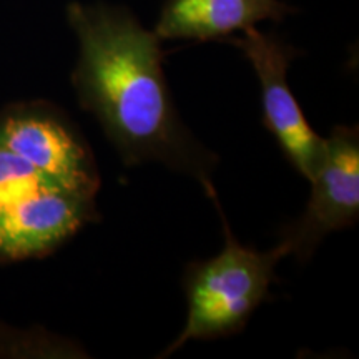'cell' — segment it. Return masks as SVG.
<instances>
[{"label": "cell", "mask_w": 359, "mask_h": 359, "mask_svg": "<svg viewBox=\"0 0 359 359\" xmlns=\"http://www.w3.org/2000/svg\"><path fill=\"white\" fill-rule=\"evenodd\" d=\"M311 196L293 223L281 231L290 255L306 262L323 238L353 226L359 218V130L338 125L325 138V155L311 178Z\"/></svg>", "instance_id": "5b68a950"}, {"label": "cell", "mask_w": 359, "mask_h": 359, "mask_svg": "<svg viewBox=\"0 0 359 359\" xmlns=\"http://www.w3.org/2000/svg\"><path fill=\"white\" fill-rule=\"evenodd\" d=\"M0 145L69 191L95 198L100 190V173L88 143L48 103H17L0 111Z\"/></svg>", "instance_id": "3957f363"}, {"label": "cell", "mask_w": 359, "mask_h": 359, "mask_svg": "<svg viewBox=\"0 0 359 359\" xmlns=\"http://www.w3.org/2000/svg\"><path fill=\"white\" fill-rule=\"evenodd\" d=\"M52 188L67 190L57 182H53L52 178H48L47 175L34 168L29 161L0 145V206L29 198V196L45 190H52Z\"/></svg>", "instance_id": "ba28073f"}, {"label": "cell", "mask_w": 359, "mask_h": 359, "mask_svg": "<svg viewBox=\"0 0 359 359\" xmlns=\"http://www.w3.org/2000/svg\"><path fill=\"white\" fill-rule=\"evenodd\" d=\"M243 34V37H230L228 42L245 53L257 72L264 127L298 173L311 182L325 155V138L309 127L288 85V69L298 50L276 34L259 32L255 27Z\"/></svg>", "instance_id": "277c9868"}, {"label": "cell", "mask_w": 359, "mask_h": 359, "mask_svg": "<svg viewBox=\"0 0 359 359\" xmlns=\"http://www.w3.org/2000/svg\"><path fill=\"white\" fill-rule=\"evenodd\" d=\"M212 200L222 215L224 248L215 258L191 262L187 266L183 275L188 303L185 327L158 358L170 356L187 341L240 333L255 309L271 298L269 286L276 281V264L290 255L281 241L268 251L241 245L228 226L217 195Z\"/></svg>", "instance_id": "7a4b0ae2"}, {"label": "cell", "mask_w": 359, "mask_h": 359, "mask_svg": "<svg viewBox=\"0 0 359 359\" xmlns=\"http://www.w3.org/2000/svg\"><path fill=\"white\" fill-rule=\"evenodd\" d=\"M67 12L80 42L72 75L80 107L97 116L123 163L160 161L190 175L213 198L218 156L193 137L175 109L161 39L125 7L74 2Z\"/></svg>", "instance_id": "6da1fadb"}, {"label": "cell", "mask_w": 359, "mask_h": 359, "mask_svg": "<svg viewBox=\"0 0 359 359\" xmlns=\"http://www.w3.org/2000/svg\"><path fill=\"white\" fill-rule=\"evenodd\" d=\"M296 8L281 0H167L155 34L163 40H228L263 20L281 22Z\"/></svg>", "instance_id": "52a82bcc"}, {"label": "cell", "mask_w": 359, "mask_h": 359, "mask_svg": "<svg viewBox=\"0 0 359 359\" xmlns=\"http://www.w3.org/2000/svg\"><path fill=\"white\" fill-rule=\"evenodd\" d=\"M97 218L95 198L60 188L0 206V262L43 257Z\"/></svg>", "instance_id": "8992f818"}]
</instances>
